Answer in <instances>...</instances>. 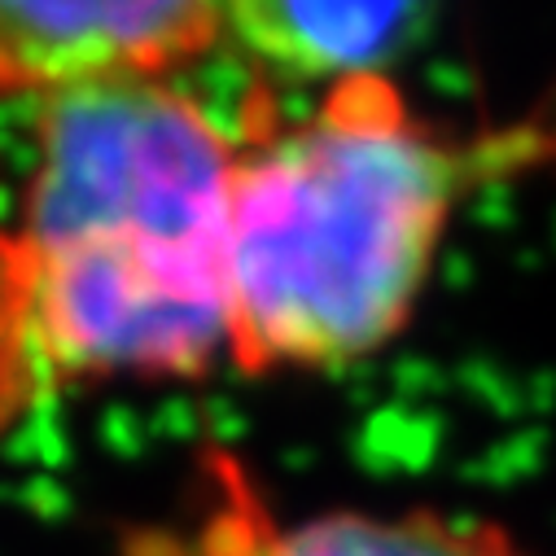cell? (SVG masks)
Instances as JSON below:
<instances>
[{
    "label": "cell",
    "mask_w": 556,
    "mask_h": 556,
    "mask_svg": "<svg viewBox=\"0 0 556 556\" xmlns=\"http://www.w3.org/2000/svg\"><path fill=\"white\" fill-rule=\"evenodd\" d=\"M118 556H530L513 530L443 508H329L286 517L232 447H206L193 500L131 530Z\"/></svg>",
    "instance_id": "3957f363"
},
{
    "label": "cell",
    "mask_w": 556,
    "mask_h": 556,
    "mask_svg": "<svg viewBox=\"0 0 556 556\" xmlns=\"http://www.w3.org/2000/svg\"><path fill=\"white\" fill-rule=\"evenodd\" d=\"M539 150L517 131H443L386 71L320 88L303 114L254 92L228 185V364L333 372L386 351L460 202Z\"/></svg>",
    "instance_id": "7a4b0ae2"
},
{
    "label": "cell",
    "mask_w": 556,
    "mask_h": 556,
    "mask_svg": "<svg viewBox=\"0 0 556 556\" xmlns=\"http://www.w3.org/2000/svg\"><path fill=\"white\" fill-rule=\"evenodd\" d=\"M219 49L215 0H0V101L176 75Z\"/></svg>",
    "instance_id": "277c9868"
},
{
    "label": "cell",
    "mask_w": 556,
    "mask_h": 556,
    "mask_svg": "<svg viewBox=\"0 0 556 556\" xmlns=\"http://www.w3.org/2000/svg\"><path fill=\"white\" fill-rule=\"evenodd\" d=\"M232 159L237 136L172 75L40 97L0 232V426L79 386L228 359Z\"/></svg>",
    "instance_id": "6da1fadb"
},
{
    "label": "cell",
    "mask_w": 556,
    "mask_h": 556,
    "mask_svg": "<svg viewBox=\"0 0 556 556\" xmlns=\"http://www.w3.org/2000/svg\"><path fill=\"white\" fill-rule=\"evenodd\" d=\"M430 0H215L219 45L263 79L342 84L377 75Z\"/></svg>",
    "instance_id": "5b68a950"
}]
</instances>
